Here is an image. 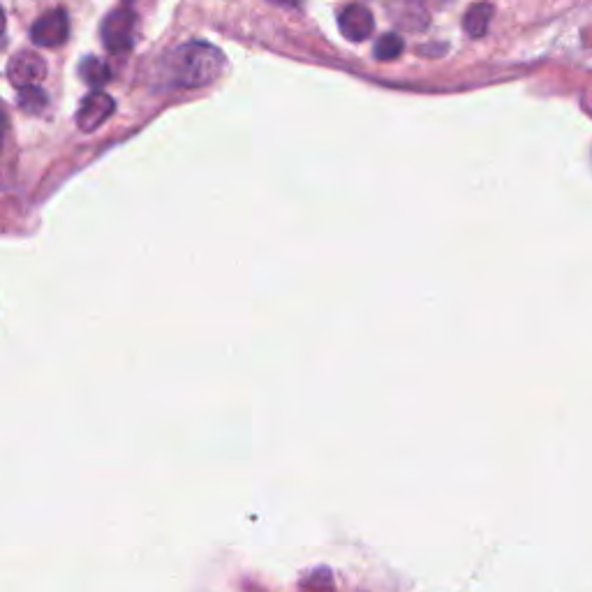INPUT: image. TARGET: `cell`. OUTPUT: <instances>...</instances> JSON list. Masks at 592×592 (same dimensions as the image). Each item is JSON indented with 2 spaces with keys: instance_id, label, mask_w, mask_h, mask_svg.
Listing matches in <instances>:
<instances>
[{
  "instance_id": "cell-2",
  "label": "cell",
  "mask_w": 592,
  "mask_h": 592,
  "mask_svg": "<svg viewBox=\"0 0 592 592\" xmlns=\"http://www.w3.org/2000/svg\"><path fill=\"white\" fill-rule=\"evenodd\" d=\"M135 24V14L125 10V7L109 12L100 28L102 44H105L107 51H111V54H125V51H130L132 44H135Z\"/></svg>"
},
{
  "instance_id": "cell-10",
  "label": "cell",
  "mask_w": 592,
  "mask_h": 592,
  "mask_svg": "<svg viewBox=\"0 0 592 592\" xmlns=\"http://www.w3.org/2000/svg\"><path fill=\"white\" fill-rule=\"evenodd\" d=\"M403 40L398 37L396 33H387L382 35L380 40L375 44V58H380V61H394L403 54Z\"/></svg>"
},
{
  "instance_id": "cell-1",
  "label": "cell",
  "mask_w": 592,
  "mask_h": 592,
  "mask_svg": "<svg viewBox=\"0 0 592 592\" xmlns=\"http://www.w3.org/2000/svg\"><path fill=\"white\" fill-rule=\"evenodd\" d=\"M225 70V54L209 42H188L169 56V74L174 86H209Z\"/></svg>"
},
{
  "instance_id": "cell-12",
  "label": "cell",
  "mask_w": 592,
  "mask_h": 592,
  "mask_svg": "<svg viewBox=\"0 0 592 592\" xmlns=\"http://www.w3.org/2000/svg\"><path fill=\"white\" fill-rule=\"evenodd\" d=\"M271 3L283 5V7H301L303 0H271Z\"/></svg>"
},
{
  "instance_id": "cell-6",
  "label": "cell",
  "mask_w": 592,
  "mask_h": 592,
  "mask_svg": "<svg viewBox=\"0 0 592 592\" xmlns=\"http://www.w3.org/2000/svg\"><path fill=\"white\" fill-rule=\"evenodd\" d=\"M114 98L107 95L105 91H93L88 93L84 100H81L79 111H77V125L81 132H93L98 130L100 125H105L107 118L114 114Z\"/></svg>"
},
{
  "instance_id": "cell-3",
  "label": "cell",
  "mask_w": 592,
  "mask_h": 592,
  "mask_svg": "<svg viewBox=\"0 0 592 592\" xmlns=\"http://www.w3.org/2000/svg\"><path fill=\"white\" fill-rule=\"evenodd\" d=\"M70 37V17L65 10H51L42 14L31 28V40L37 47H61Z\"/></svg>"
},
{
  "instance_id": "cell-5",
  "label": "cell",
  "mask_w": 592,
  "mask_h": 592,
  "mask_svg": "<svg viewBox=\"0 0 592 592\" xmlns=\"http://www.w3.org/2000/svg\"><path fill=\"white\" fill-rule=\"evenodd\" d=\"M338 28L350 42H364L375 31V17L366 5L347 3L338 12Z\"/></svg>"
},
{
  "instance_id": "cell-4",
  "label": "cell",
  "mask_w": 592,
  "mask_h": 592,
  "mask_svg": "<svg viewBox=\"0 0 592 592\" xmlns=\"http://www.w3.org/2000/svg\"><path fill=\"white\" fill-rule=\"evenodd\" d=\"M47 77V65L35 51L26 49L19 51L10 58L7 63V79L12 81V86L17 88H26V86H40V81Z\"/></svg>"
},
{
  "instance_id": "cell-7",
  "label": "cell",
  "mask_w": 592,
  "mask_h": 592,
  "mask_svg": "<svg viewBox=\"0 0 592 592\" xmlns=\"http://www.w3.org/2000/svg\"><path fill=\"white\" fill-rule=\"evenodd\" d=\"M491 17H493V7L488 3L472 5L468 14L463 17L465 33H468L470 37H484L488 24H491Z\"/></svg>"
},
{
  "instance_id": "cell-11",
  "label": "cell",
  "mask_w": 592,
  "mask_h": 592,
  "mask_svg": "<svg viewBox=\"0 0 592 592\" xmlns=\"http://www.w3.org/2000/svg\"><path fill=\"white\" fill-rule=\"evenodd\" d=\"M5 132H7V114H5V109H3V105H0V144H3V137H5Z\"/></svg>"
},
{
  "instance_id": "cell-13",
  "label": "cell",
  "mask_w": 592,
  "mask_h": 592,
  "mask_svg": "<svg viewBox=\"0 0 592 592\" xmlns=\"http://www.w3.org/2000/svg\"><path fill=\"white\" fill-rule=\"evenodd\" d=\"M3 31H5V12L0 10V33H3Z\"/></svg>"
},
{
  "instance_id": "cell-8",
  "label": "cell",
  "mask_w": 592,
  "mask_h": 592,
  "mask_svg": "<svg viewBox=\"0 0 592 592\" xmlns=\"http://www.w3.org/2000/svg\"><path fill=\"white\" fill-rule=\"evenodd\" d=\"M79 77L84 79L88 86L98 91L100 86H105L107 81L111 79V70L105 61H100V58H95V56H88L79 65Z\"/></svg>"
},
{
  "instance_id": "cell-9",
  "label": "cell",
  "mask_w": 592,
  "mask_h": 592,
  "mask_svg": "<svg viewBox=\"0 0 592 592\" xmlns=\"http://www.w3.org/2000/svg\"><path fill=\"white\" fill-rule=\"evenodd\" d=\"M17 105L24 109L26 114H42L49 105V98L40 86H26V88H19Z\"/></svg>"
}]
</instances>
